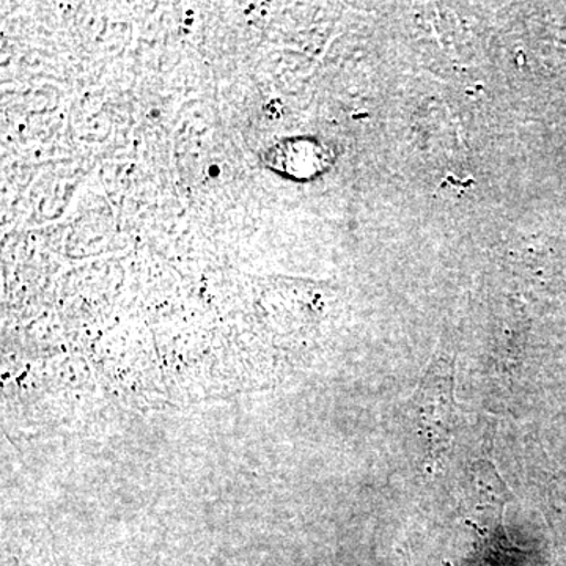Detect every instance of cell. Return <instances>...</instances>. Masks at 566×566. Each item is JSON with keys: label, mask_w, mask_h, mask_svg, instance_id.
I'll return each mask as SVG.
<instances>
[{"label": "cell", "mask_w": 566, "mask_h": 566, "mask_svg": "<svg viewBox=\"0 0 566 566\" xmlns=\"http://www.w3.org/2000/svg\"><path fill=\"white\" fill-rule=\"evenodd\" d=\"M270 158H273L270 161L271 166L281 167L286 172L303 177L301 174L303 170H308V174L312 175V172L323 169L324 163L312 161V159H327L329 155L314 142L293 140L279 145L275 150L271 151Z\"/></svg>", "instance_id": "obj_1"}]
</instances>
